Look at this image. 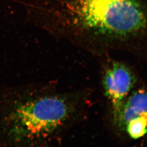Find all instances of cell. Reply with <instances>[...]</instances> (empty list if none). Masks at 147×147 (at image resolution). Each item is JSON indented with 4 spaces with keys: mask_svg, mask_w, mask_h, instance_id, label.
I'll list each match as a JSON object with an SVG mask.
<instances>
[{
    "mask_svg": "<svg viewBox=\"0 0 147 147\" xmlns=\"http://www.w3.org/2000/svg\"><path fill=\"white\" fill-rule=\"evenodd\" d=\"M22 3L36 24L91 55L102 58L124 52L147 61V0H22Z\"/></svg>",
    "mask_w": 147,
    "mask_h": 147,
    "instance_id": "cell-1",
    "label": "cell"
},
{
    "mask_svg": "<svg viewBox=\"0 0 147 147\" xmlns=\"http://www.w3.org/2000/svg\"><path fill=\"white\" fill-rule=\"evenodd\" d=\"M83 98L51 83L0 87V147H57L81 116Z\"/></svg>",
    "mask_w": 147,
    "mask_h": 147,
    "instance_id": "cell-2",
    "label": "cell"
},
{
    "mask_svg": "<svg viewBox=\"0 0 147 147\" xmlns=\"http://www.w3.org/2000/svg\"><path fill=\"white\" fill-rule=\"evenodd\" d=\"M100 58L102 61V84L110 105L113 119L135 89L137 79L127 64L112 58L110 55Z\"/></svg>",
    "mask_w": 147,
    "mask_h": 147,
    "instance_id": "cell-3",
    "label": "cell"
},
{
    "mask_svg": "<svg viewBox=\"0 0 147 147\" xmlns=\"http://www.w3.org/2000/svg\"><path fill=\"white\" fill-rule=\"evenodd\" d=\"M112 120L121 131L131 139L147 136V89H134Z\"/></svg>",
    "mask_w": 147,
    "mask_h": 147,
    "instance_id": "cell-4",
    "label": "cell"
}]
</instances>
